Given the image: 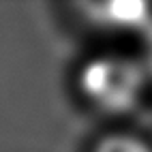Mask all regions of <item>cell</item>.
I'll use <instances>...</instances> for the list:
<instances>
[{"label": "cell", "instance_id": "obj_1", "mask_svg": "<svg viewBox=\"0 0 152 152\" xmlns=\"http://www.w3.org/2000/svg\"><path fill=\"white\" fill-rule=\"evenodd\" d=\"M79 88L94 107L103 111H124L135 105L144 90V71L133 60L120 56L96 58L84 66Z\"/></svg>", "mask_w": 152, "mask_h": 152}, {"label": "cell", "instance_id": "obj_2", "mask_svg": "<svg viewBox=\"0 0 152 152\" xmlns=\"http://www.w3.org/2000/svg\"><path fill=\"white\" fill-rule=\"evenodd\" d=\"M92 152H152V148L137 135L129 133H109L96 141Z\"/></svg>", "mask_w": 152, "mask_h": 152}]
</instances>
